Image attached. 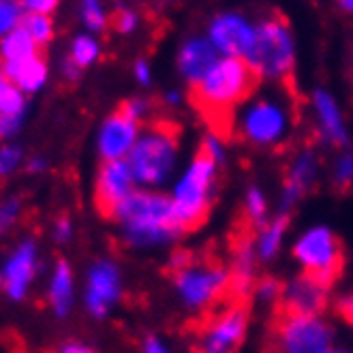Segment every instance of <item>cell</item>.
I'll return each instance as SVG.
<instances>
[{
  "label": "cell",
  "mask_w": 353,
  "mask_h": 353,
  "mask_svg": "<svg viewBox=\"0 0 353 353\" xmlns=\"http://www.w3.org/2000/svg\"><path fill=\"white\" fill-rule=\"evenodd\" d=\"M336 313L347 323V327L353 332V292H349V294H345V296L339 298V302H336Z\"/></svg>",
  "instance_id": "cell-36"
},
{
  "label": "cell",
  "mask_w": 353,
  "mask_h": 353,
  "mask_svg": "<svg viewBox=\"0 0 353 353\" xmlns=\"http://www.w3.org/2000/svg\"><path fill=\"white\" fill-rule=\"evenodd\" d=\"M283 296V283L276 281L274 276L259 279L253 287L251 298L259 304H279Z\"/></svg>",
  "instance_id": "cell-30"
},
{
  "label": "cell",
  "mask_w": 353,
  "mask_h": 353,
  "mask_svg": "<svg viewBox=\"0 0 353 353\" xmlns=\"http://www.w3.org/2000/svg\"><path fill=\"white\" fill-rule=\"evenodd\" d=\"M69 238H71V223H69V219H60L56 223V240L67 242Z\"/></svg>",
  "instance_id": "cell-43"
},
{
  "label": "cell",
  "mask_w": 353,
  "mask_h": 353,
  "mask_svg": "<svg viewBox=\"0 0 353 353\" xmlns=\"http://www.w3.org/2000/svg\"><path fill=\"white\" fill-rule=\"evenodd\" d=\"M32 259H34V244L24 242L3 270L0 281H3V287L13 300H22L26 294V287L32 279Z\"/></svg>",
  "instance_id": "cell-20"
},
{
  "label": "cell",
  "mask_w": 353,
  "mask_h": 353,
  "mask_svg": "<svg viewBox=\"0 0 353 353\" xmlns=\"http://www.w3.org/2000/svg\"><path fill=\"white\" fill-rule=\"evenodd\" d=\"M0 56L5 58V62H24L39 56V46L24 28L17 26L0 41Z\"/></svg>",
  "instance_id": "cell-23"
},
{
  "label": "cell",
  "mask_w": 353,
  "mask_h": 353,
  "mask_svg": "<svg viewBox=\"0 0 353 353\" xmlns=\"http://www.w3.org/2000/svg\"><path fill=\"white\" fill-rule=\"evenodd\" d=\"M336 332L323 315L281 313L274 321V353H327Z\"/></svg>",
  "instance_id": "cell-9"
},
{
  "label": "cell",
  "mask_w": 353,
  "mask_h": 353,
  "mask_svg": "<svg viewBox=\"0 0 353 353\" xmlns=\"http://www.w3.org/2000/svg\"><path fill=\"white\" fill-rule=\"evenodd\" d=\"M257 251H255V240L248 236H242L234 244L232 253V265H230V279H232V289L230 298L234 302H244L246 298H251L253 287L257 283Z\"/></svg>",
  "instance_id": "cell-19"
},
{
  "label": "cell",
  "mask_w": 353,
  "mask_h": 353,
  "mask_svg": "<svg viewBox=\"0 0 353 353\" xmlns=\"http://www.w3.org/2000/svg\"><path fill=\"white\" fill-rule=\"evenodd\" d=\"M139 124L129 120L122 112L112 114L101 124L99 131V152L103 161H127L133 146L139 139Z\"/></svg>",
  "instance_id": "cell-18"
},
{
  "label": "cell",
  "mask_w": 353,
  "mask_h": 353,
  "mask_svg": "<svg viewBox=\"0 0 353 353\" xmlns=\"http://www.w3.org/2000/svg\"><path fill=\"white\" fill-rule=\"evenodd\" d=\"M135 180L127 161L103 163L97 176L94 201L103 216H114L116 208L135 191Z\"/></svg>",
  "instance_id": "cell-13"
},
{
  "label": "cell",
  "mask_w": 353,
  "mask_h": 353,
  "mask_svg": "<svg viewBox=\"0 0 353 353\" xmlns=\"http://www.w3.org/2000/svg\"><path fill=\"white\" fill-rule=\"evenodd\" d=\"M137 24H139V15H137V11H133L129 7H118L112 15V26L120 34L133 32L137 28Z\"/></svg>",
  "instance_id": "cell-33"
},
{
  "label": "cell",
  "mask_w": 353,
  "mask_h": 353,
  "mask_svg": "<svg viewBox=\"0 0 353 353\" xmlns=\"http://www.w3.org/2000/svg\"><path fill=\"white\" fill-rule=\"evenodd\" d=\"M143 353H176V351L159 336H148L143 341Z\"/></svg>",
  "instance_id": "cell-40"
},
{
  "label": "cell",
  "mask_w": 353,
  "mask_h": 353,
  "mask_svg": "<svg viewBox=\"0 0 353 353\" xmlns=\"http://www.w3.org/2000/svg\"><path fill=\"white\" fill-rule=\"evenodd\" d=\"M24 94L9 81L0 86V116H22L24 114Z\"/></svg>",
  "instance_id": "cell-29"
},
{
  "label": "cell",
  "mask_w": 353,
  "mask_h": 353,
  "mask_svg": "<svg viewBox=\"0 0 353 353\" xmlns=\"http://www.w3.org/2000/svg\"><path fill=\"white\" fill-rule=\"evenodd\" d=\"M251 71L265 81H287L296 67V39L281 15H270L257 22L255 43L244 58Z\"/></svg>",
  "instance_id": "cell-6"
},
{
  "label": "cell",
  "mask_w": 353,
  "mask_h": 353,
  "mask_svg": "<svg viewBox=\"0 0 353 353\" xmlns=\"http://www.w3.org/2000/svg\"><path fill=\"white\" fill-rule=\"evenodd\" d=\"M292 255L302 268V274L330 289L343 272V244L327 225H313L304 230L292 246Z\"/></svg>",
  "instance_id": "cell-7"
},
{
  "label": "cell",
  "mask_w": 353,
  "mask_h": 353,
  "mask_svg": "<svg viewBox=\"0 0 353 353\" xmlns=\"http://www.w3.org/2000/svg\"><path fill=\"white\" fill-rule=\"evenodd\" d=\"M19 28H24L32 39L34 43L41 48L46 46L48 41L52 39L54 34V28H52V19L48 15H41V13H24L22 19H19Z\"/></svg>",
  "instance_id": "cell-26"
},
{
  "label": "cell",
  "mask_w": 353,
  "mask_h": 353,
  "mask_svg": "<svg viewBox=\"0 0 353 353\" xmlns=\"http://www.w3.org/2000/svg\"><path fill=\"white\" fill-rule=\"evenodd\" d=\"M330 302V287L306 274H298L296 279L283 285L281 296V313L292 315H323Z\"/></svg>",
  "instance_id": "cell-15"
},
{
  "label": "cell",
  "mask_w": 353,
  "mask_h": 353,
  "mask_svg": "<svg viewBox=\"0 0 353 353\" xmlns=\"http://www.w3.org/2000/svg\"><path fill=\"white\" fill-rule=\"evenodd\" d=\"M30 170H32V172H34V170H43V161H39V159L34 161V159H32V161H30Z\"/></svg>",
  "instance_id": "cell-48"
},
{
  "label": "cell",
  "mask_w": 353,
  "mask_h": 353,
  "mask_svg": "<svg viewBox=\"0 0 353 353\" xmlns=\"http://www.w3.org/2000/svg\"><path fill=\"white\" fill-rule=\"evenodd\" d=\"M339 7L345 11V13H349V15H353V0H341L339 3Z\"/></svg>",
  "instance_id": "cell-47"
},
{
  "label": "cell",
  "mask_w": 353,
  "mask_h": 353,
  "mask_svg": "<svg viewBox=\"0 0 353 353\" xmlns=\"http://www.w3.org/2000/svg\"><path fill=\"white\" fill-rule=\"evenodd\" d=\"M251 313L246 302H232L199 330L195 353H238L248 336Z\"/></svg>",
  "instance_id": "cell-10"
},
{
  "label": "cell",
  "mask_w": 353,
  "mask_h": 353,
  "mask_svg": "<svg viewBox=\"0 0 353 353\" xmlns=\"http://www.w3.org/2000/svg\"><path fill=\"white\" fill-rule=\"evenodd\" d=\"M118 112H122L129 120H133V122L139 124L143 118L148 116V112H150V101H148V99H141V97L129 99V101H124V103H122Z\"/></svg>",
  "instance_id": "cell-35"
},
{
  "label": "cell",
  "mask_w": 353,
  "mask_h": 353,
  "mask_svg": "<svg viewBox=\"0 0 353 353\" xmlns=\"http://www.w3.org/2000/svg\"><path fill=\"white\" fill-rule=\"evenodd\" d=\"M122 279L120 270L114 261L101 259L90 268L88 289H86V306L94 317H105L110 308L120 300Z\"/></svg>",
  "instance_id": "cell-17"
},
{
  "label": "cell",
  "mask_w": 353,
  "mask_h": 353,
  "mask_svg": "<svg viewBox=\"0 0 353 353\" xmlns=\"http://www.w3.org/2000/svg\"><path fill=\"white\" fill-rule=\"evenodd\" d=\"M133 73H135V79L141 86H148L152 81V67H150L148 60H137L135 67H133Z\"/></svg>",
  "instance_id": "cell-38"
},
{
  "label": "cell",
  "mask_w": 353,
  "mask_h": 353,
  "mask_svg": "<svg viewBox=\"0 0 353 353\" xmlns=\"http://www.w3.org/2000/svg\"><path fill=\"white\" fill-rule=\"evenodd\" d=\"M296 114L283 90L255 92L232 118L234 135L259 150H274L289 141Z\"/></svg>",
  "instance_id": "cell-3"
},
{
  "label": "cell",
  "mask_w": 353,
  "mask_h": 353,
  "mask_svg": "<svg viewBox=\"0 0 353 353\" xmlns=\"http://www.w3.org/2000/svg\"><path fill=\"white\" fill-rule=\"evenodd\" d=\"M310 108H313L319 139L332 148L347 150L351 137H349L343 108L336 101V97L325 88H317L310 94Z\"/></svg>",
  "instance_id": "cell-14"
},
{
  "label": "cell",
  "mask_w": 353,
  "mask_h": 353,
  "mask_svg": "<svg viewBox=\"0 0 353 353\" xmlns=\"http://www.w3.org/2000/svg\"><path fill=\"white\" fill-rule=\"evenodd\" d=\"M17 201H9L7 205H3L0 208V232L5 230V227L15 219V214H17Z\"/></svg>",
  "instance_id": "cell-42"
},
{
  "label": "cell",
  "mask_w": 353,
  "mask_h": 353,
  "mask_svg": "<svg viewBox=\"0 0 353 353\" xmlns=\"http://www.w3.org/2000/svg\"><path fill=\"white\" fill-rule=\"evenodd\" d=\"M219 186V165L197 152L178 174L172 186V203L184 232H193L205 221Z\"/></svg>",
  "instance_id": "cell-5"
},
{
  "label": "cell",
  "mask_w": 353,
  "mask_h": 353,
  "mask_svg": "<svg viewBox=\"0 0 353 353\" xmlns=\"http://www.w3.org/2000/svg\"><path fill=\"white\" fill-rule=\"evenodd\" d=\"M174 292L186 310H203L223 298H230V268L219 261H191L172 272Z\"/></svg>",
  "instance_id": "cell-8"
},
{
  "label": "cell",
  "mask_w": 353,
  "mask_h": 353,
  "mask_svg": "<svg viewBox=\"0 0 353 353\" xmlns=\"http://www.w3.org/2000/svg\"><path fill=\"white\" fill-rule=\"evenodd\" d=\"M19 159H22V152H19V148H3L0 150V174H7L11 172L15 165L19 163Z\"/></svg>",
  "instance_id": "cell-37"
},
{
  "label": "cell",
  "mask_w": 353,
  "mask_h": 353,
  "mask_svg": "<svg viewBox=\"0 0 353 353\" xmlns=\"http://www.w3.org/2000/svg\"><path fill=\"white\" fill-rule=\"evenodd\" d=\"M180 163V133L168 122L143 131L127 157L133 180L143 191H159L170 184Z\"/></svg>",
  "instance_id": "cell-4"
},
{
  "label": "cell",
  "mask_w": 353,
  "mask_h": 353,
  "mask_svg": "<svg viewBox=\"0 0 353 353\" xmlns=\"http://www.w3.org/2000/svg\"><path fill=\"white\" fill-rule=\"evenodd\" d=\"M272 353H274V351H272Z\"/></svg>",
  "instance_id": "cell-51"
},
{
  "label": "cell",
  "mask_w": 353,
  "mask_h": 353,
  "mask_svg": "<svg viewBox=\"0 0 353 353\" xmlns=\"http://www.w3.org/2000/svg\"><path fill=\"white\" fill-rule=\"evenodd\" d=\"M259 77L242 58H221L197 86L191 88L193 105L214 124V133L232 129V118L240 105L255 94Z\"/></svg>",
  "instance_id": "cell-1"
},
{
  "label": "cell",
  "mask_w": 353,
  "mask_h": 353,
  "mask_svg": "<svg viewBox=\"0 0 353 353\" xmlns=\"http://www.w3.org/2000/svg\"><path fill=\"white\" fill-rule=\"evenodd\" d=\"M332 182L336 189H349L353 186V152L341 150L332 163Z\"/></svg>",
  "instance_id": "cell-28"
},
{
  "label": "cell",
  "mask_w": 353,
  "mask_h": 353,
  "mask_svg": "<svg viewBox=\"0 0 353 353\" xmlns=\"http://www.w3.org/2000/svg\"><path fill=\"white\" fill-rule=\"evenodd\" d=\"M22 116H0V137H7L17 131Z\"/></svg>",
  "instance_id": "cell-41"
},
{
  "label": "cell",
  "mask_w": 353,
  "mask_h": 353,
  "mask_svg": "<svg viewBox=\"0 0 353 353\" xmlns=\"http://www.w3.org/2000/svg\"><path fill=\"white\" fill-rule=\"evenodd\" d=\"M112 219L120 223L124 242L133 248L165 246L186 234L176 216L172 197L161 191L135 189L116 208Z\"/></svg>",
  "instance_id": "cell-2"
},
{
  "label": "cell",
  "mask_w": 353,
  "mask_h": 353,
  "mask_svg": "<svg viewBox=\"0 0 353 353\" xmlns=\"http://www.w3.org/2000/svg\"><path fill=\"white\" fill-rule=\"evenodd\" d=\"M81 22L86 24L88 30L97 32V30H103L108 26V13L103 11V7L94 0H88V3L81 5Z\"/></svg>",
  "instance_id": "cell-32"
},
{
  "label": "cell",
  "mask_w": 353,
  "mask_h": 353,
  "mask_svg": "<svg viewBox=\"0 0 353 353\" xmlns=\"http://www.w3.org/2000/svg\"><path fill=\"white\" fill-rule=\"evenodd\" d=\"M99 56V41L92 39L90 34H79L73 41V48H71V60L79 69H84L88 65L97 60Z\"/></svg>",
  "instance_id": "cell-27"
},
{
  "label": "cell",
  "mask_w": 353,
  "mask_h": 353,
  "mask_svg": "<svg viewBox=\"0 0 353 353\" xmlns=\"http://www.w3.org/2000/svg\"><path fill=\"white\" fill-rule=\"evenodd\" d=\"M165 103L168 105H172V108H178V105H182V101H184V94H182V90H176V88H172V90H168L165 92Z\"/></svg>",
  "instance_id": "cell-44"
},
{
  "label": "cell",
  "mask_w": 353,
  "mask_h": 353,
  "mask_svg": "<svg viewBox=\"0 0 353 353\" xmlns=\"http://www.w3.org/2000/svg\"><path fill=\"white\" fill-rule=\"evenodd\" d=\"M327 353H351V351H345V349H330Z\"/></svg>",
  "instance_id": "cell-49"
},
{
  "label": "cell",
  "mask_w": 353,
  "mask_h": 353,
  "mask_svg": "<svg viewBox=\"0 0 353 353\" xmlns=\"http://www.w3.org/2000/svg\"><path fill=\"white\" fill-rule=\"evenodd\" d=\"M22 15V5L0 3V37H7L11 30H15Z\"/></svg>",
  "instance_id": "cell-34"
},
{
  "label": "cell",
  "mask_w": 353,
  "mask_h": 353,
  "mask_svg": "<svg viewBox=\"0 0 353 353\" xmlns=\"http://www.w3.org/2000/svg\"><path fill=\"white\" fill-rule=\"evenodd\" d=\"M321 161L319 154L313 148H302L289 163V170L283 180V191H281V203H279V214H289L294 210V205L313 189L317 176H319Z\"/></svg>",
  "instance_id": "cell-12"
},
{
  "label": "cell",
  "mask_w": 353,
  "mask_h": 353,
  "mask_svg": "<svg viewBox=\"0 0 353 353\" xmlns=\"http://www.w3.org/2000/svg\"><path fill=\"white\" fill-rule=\"evenodd\" d=\"M79 71H81V69L75 65V62H73L71 58L65 62V75H67L69 79H77V77H79Z\"/></svg>",
  "instance_id": "cell-46"
},
{
  "label": "cell",
  "mask_w": 353,
  "mask_h": 353,
  "mask_svg": "<svg viewBox=\"0 0 353 353\" xmlns=\"http://www.w3.org/2000/svg\"><path fill=\"white\" fill-rule=\"evenodd\" d=\"M289 219H292L289 214H276L274 219H270L261 232H257L255 251L259 261H272L281 253L285 234L289 230Z\"/></svg>",
  "instance_id": "cell-22"
},
{
  "label": "cell",
  "mask_w": 353,
  "mask_h": 353,
  "mask_svg": "<svg viewBox=\"0 0 353 353\" xmlns=\"http://www.w3.org/2000/svg\"><path fill=\"white\" fill-rule=\"evenodd\" d=\"M223 56L216 52V48L210 43L205 34H193L186 37L178 48V73L189 84V88L197 86L199 81L210 73Z\"/></svg>",
  "instance_id": "cell-16"
},
{
  "label": "cell",
  "mask_w": 353,
  "mask_h": 353,
  "mask_svg": "<svg viewBox=\"0 0 353 353\" xmlns=\"http://www.w3.org/2000/svg\"><path fill=\"white\" fill-rule=\"evenodd\" d=\"M60 353H94L90 347H86V345H79V343H69V345H65L60 349Z\"/></svg>",
  "instance_id": "cell-45"
},
{
  "label": "cell",
  "mask_w": 353,
  "mask_h": 353,
  "mask_svg": "<svg viewBox=\"0 0 353 353\" xmlns=\"http://www.w3.org/2000/svg\"><path fill=\"white\" fill-rule=\"evenodd\" d=\"M22 9H28V13L48 15L50 11L56 9V3L54 0H26V3H22Z\"/></svg>",
  "instance_id": "cell-39"
},
{
  "label": "cell",
  "mask_w": 353,
  "mask_h": 353,
  "mask_svg": "<svg viewBox=\"0 0 353 353\" xmlns=\"http://www.w3.org/2000/svg\"><path fill=\"white\" fill-rule=\"evenodd\" d=\"M199 152L205 154L212 163H216L219 168L227 163V143H225L223 135H219L214 131H208L201 137V148H199Z\"/></svg>",
  "instance_id": "cell-31"
},
{
  "label": "cell",
  "mask_w": 353,
  "mask_h": 353,
  "mask_svg": "<svg viewBox=\"0 0 353 353\" xmlns=\"http://www.w3.org/2000/svg\"><path fill=\"white\" fill-rule=\"evenodd\" d=\"M257 24L240 11H221L208 24L205 37L223 58H246L255 43Z\"/></svg>",
  "instance_id": "cell-11"
},
{
  "label": "cell",
  "mask_w": 353,
  "mask_h": 353,
  "mask_svg": "<svg viewBox=\"0 0 353 353\" xmlns=\"http://www.w3.org/2000/svg\"><path fill=\"white\" fill-rule=\"evenodd\" d=\"M3 75L7 81H13L24 92H34L46 84L48 77V65L43 56H34L24 62H5Z\"/></svg>",
  "instance_id": "cell-21"
},
{
  "label": "cell",
  "mask_w": 353,
  "mask_h": 353,
  "mask_svg": "<svg viewBox=\"0 0 353 353\" xmlns=\"http://www.w3.org/2000/svg\"><path fill=\"white\" fill-rule=\"evenodd\" d=\"M50 298H52V306L56 310V315L65 317L71 308V302H73V276H71V268L67 261H58V265H56Z\"/></svg>",
  "instance_id": "cell-24"
},
{
  "label": "cell",
  "mask_w": 353,
  "mask_h": 353,
  "mask_svg": "<svg viewBox=\"0 0 353 353\" xmlns=\"http://www.w3.org/2000/svg\"><path fill=\"white\" fill-rule=\"evenodd\" d=\"M242 212H244V221L248 223V227H253V230H257V232H261L263 227L270 223V216H268L270 203H268V197H265L261 186L251 184L246 189Z\"/></svg>",
  "instance_id": "cell-25"
},
{
  "label": "cell",
  "mask_w": 353,
  "mask_h": 353,
  "mask_svg": "<svg viewBox=\"0 0 353 353\" xmlns=\"http://www.w3.org/2000/svg\"><path fill=\"white\" fill-rule=\"evenodd\" d=\"M5 81H7V79H5V75H3V71H0V86H3V84H5Z\"/></svg>",
  "instance_id": "cell-50"
}]
</instances>
